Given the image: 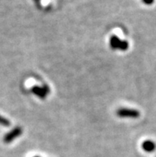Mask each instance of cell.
Wrapping results in <instances>:
<instances>
[{"label": "cell", "instance_id": "52a82bcc", "mask_svg": "<svg viewBox=\"0 0 156 157\" xmlns=\"http://www.w3.org/2000/svg\"><path fill=\"white\" fill-rule=\"evenodd\" d=\"M143 2H144L146 5H151L154 2V0H143Z\"/></svg>", "mask_w": 156, "mask_h": 157}, {"label": "cell", "instance_id": "7a4b0ae2", "mask_svg": "<svg viewBox=\"0 0 156 157\" xmlns=\"http://www.w3.org/2000/svg\"><path fill=\"white\" fill-rule=\"evenodd\" d=\"M116 115L120 117H130V118H138L140 113L136 109H127V108H120L116 111Z\"/></svg>", "mask_w": 156, "mask_h": 157}, {"label": "cell", "instance_id": "ba28073f", "mask_svg": "<svg viewBox=\"0 0 156 157\" xmlns=\"http://www.w3.org/2000/svg\"><path fill=\"white\" fill-rule=\"evenodd\" d=\"M35 157H39V156H35Z\"/></svg>", "mask_w": 156, "mask_h": 157}, {"label": "cell", "instance_id": "6da1fadb", "mask_svg": "<svg viewBox=\"0 0 156 157\" xmlns=\"http://www.w3.org/2000/svg\"><path fill=\"white\" fill-rule=\"evenodd\" d=\"M109 44L112 50H119L121 51H126L127 50H128L129 47L127 41L120 39L116 35L111 36Z\"/></svg>", "mask_w": 156, "mask_h": 157}, {"label": "cell", "instance_id": "3957f363", "mask_svg": "<svg viewBox=\"0 0 156 157\" xmlns=\"http://www.w3.org/2000/svg\"><path fill=\"white\" fill-rule=\"evenodd\" d=\"M31 92L32 94L37 96L38 98L44 100L46 99L48 94H50V90L47 85H43L42 87L38 86H34L31 88Z\"/></svg>", "mask_w": 156, "mask_h": 157}, {"label": "cell", "instance_id": "8992f818", "mask_svg": "<svg viewBox=\"0 0 156 157\" xmlns=\"http://www.w3.org/2000/svg\"><path fill=\"white\" fill-rule=\"evenodd\" d=\"M0 125H2L4 127H9L10 125V121L0 115Z\"/></svg>", "mask_w": 156, "mask_h": 157}, {"label": "cell", "instance_id": "5b68a950", "mask_svg": "<svg viewBox=\"0 0 156 157\" xmlns=\"http://www.w3.org/2000/svg\"><path fill=\"white\" fill-rule=\"evenodd\" d=\"M143 149L146 152H152L155 150L156 144L154 141L150 140H144L142 144Z\"/></svg>", "mask_w": 156, "mask_h": 157}, {"label": "cell", "instance_id": "277c9868", "mask_svg": "<svg viewBox=\"0 0 156 157\" xmlns=\"http://www.w3.org/2000/svg\"><path fill=\"white\" fill-rule=\"evenodd\" d=\"M22 128L16 127L14 128H13L10 132H9L8 133H6V135L4 136L3 141L6 144H9L11 141H13L14 140H15L17 137H18L19 136L22 135Z\"/></svg>", "mask_w": 156, "mask_h": 157}]
</instances>
